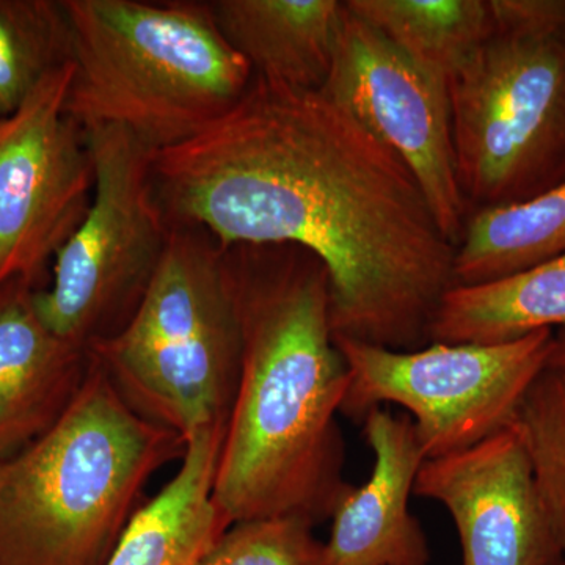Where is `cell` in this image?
I'll return each instance as SVG.
<instances>
[{
	"label": "cell",
	"mask_w": 565,
	"mask_h": 565,
	"mask_svg": "<svg viewBox=\"0 0 565 565\" xmlns=\"http://www.w3.org/2000/svg\"><path fill=\"white\" fill-rule=\"evenodd\" d=\"M243 359L214 482L230 522L332 516L351 482L338 423L349 367L323 264L289 244L226 247Z\"/></svg>",
	"instance_id": "7a4b0ae2"
},
{
	"label": "cell",
	"mask_w": 565,
	"mask_h": 565,
	"mask_svg": "<svg viewBox=\"0 0 565 565\" xmlns=\"http://www.w3.org/2000/svg\"><path fill=\"white\" fill-rule=\"evenodd\" d=\"M345 9L411 61L451 79L494 31L490 0H348Z\"/></svg>",
	"instance_id": "ac0fdd59"
},
{
	"label": "cell",
	"mask_w": 565,
	"mask_h": 565,
	"mask_svg": "<svg viewBox=\"0 0 565 565\" xmlns=\"http://www.w3.org/2000/svg\"><path fill=\"white\" fill-rule=\"evenodd\" d=\"M73 32L66 114L84 131L120 126L152 152L192 139L253 81L210 2L63 0Z\"/></svg>",
	"instance_id": "277c9868"
},
{
	"label": "cell",
	"mask_w": 565,
	"mask_h": 565,
	"mask_svg": "<svg viewBox=\"0 0 565 565\" xmlns=\"http://www.w3.org/2000/svg\"><path fill=\"white\" fill-rule=\"evenodd\" d=\"M90 351L137 415L185 444L228 426L243 337L226 248L203 226L170 225L162 262L136 315Z\"/></svg>",
	"instance_id": "5b68a950"
},
{
	"label": "cell",
	"mask_w": 565,
	"mask_h": 565,
	"mask_svg": "<svg viewBox=\"0 0 565 565\" xmlns=\"http://www.w3.org/2000/svg\"><path fill=\"white\" fill-rule=\"evenodd\" d=\"M553 333L500 344L429 343L415 351L334 338L349 367L341 415L363 422L375 407L399 405L426 460L470 448L514 422L548 367Z\"/></svg>",
	"instance_id": "ba28073f"
},
{
	"label": "cell",
	"mask_w": 565,
	"mask_h": 565,
	"mask_svg": "<svg viewBox=\"0 0 565 565\" xmlns=\"http://www.w3.org/2000/svg\"><path fill=\"white\" fill-rule=\"evenodd\" d=\"M322 542L303 520L234 523L199 565H322Z\"/></svg>",
	"instance_id": "44dd1931"
},
{
	"label": "cell",
	"mask_w": 565,
	"mask_h": 565,
	"mask_svg": "<svg viewBox=\"0 0 565 565\" xmlns=\"http://www.w3.org/2000/svg\"><path fill=\"white\" fill-rule=\"evenodd\" d=\"M71 62L73 32L63 0H0V117Z\"/></svg>",
	"instance_id": "d6986e66"
},
{
	"label": "cell",
	"mask_w": 565,
	"mask_h": 565,
	"mask_svg": "<svg viewBox=\"0 0 565 565\" xmlns=\"http://www.w3.org/2000/svg\"><path fill=\"white\" fill-rule=\"evenodd\" d=\"M218 31L253 76L297 90L319 92L343 32L338 0H214Z\"/></svg>",
	"instance_id": "5bb4252c"
},
{
	"label": "cell",
	"mask_w": 565,
	"mask_h": 565,
	"mask_svg": "<svg viewBox=\"0 0 565 565\" xmlns=\"http://www.w3.org/2000/svg\"><path fill=\"white\" fill-rule=\"evenodd\" d=\"M557 565H565V556L563 557V559L559 561V564Z\"/></svg>",
	"instance_id": "603a6c76"
},
{
	"label": "cell",
	"mask_w": 565,
	"mask_h": 565,
	"mask_svg": "<svg viewBox=\"0 0 565 565\" xmlns=\"http://www.w3.org/2000/svg\"><path fill=\"white\" fill-rule=\"evenodd\" d=\"M565 327V253L500 280L451 286L429 327V343L500 344Z\"/></svg>",
	"instance_id": "2e32d148"
},
{
	"label": "cell",
	"mask_w": 565,
	"mask_h": 565,
	"mask_svg": "<svg viewBox=\"0 0 565 565\" xmlns=\"http://www.w3.org/2000/svg\"><path fill=\"white\" fill-rule=\"evenodd\" d=\"M548 367L565 373V327L553 333L552 352H550Z\"/></svg>",
	"instance_id": "7402d4cb"
},
{
	"label": "cell",
	"mask_w": 565,
	"mask_h": 565,
	"mask_svg": "<svg viewBox=\"0 0 565 565\" xmlns=\"http://www.w3.org/2000/svg\"><path fill=\"white\" fill-rule=\"evenodd\" d=\"M448 85L468 215L565 181V28L494 29Z\"/></svg>",
	"instance_id": "8992f818"
},
{
	"label": "cell",
	"mask_w": 565,
	"mask_h": 565,
	"mask_svg": "<svg viewBox=\"0 0 565 565\" xmlns=\"http://www.w3.org/2000/svg\"><path fill=\"white\" fill-rule=\"evenodd\" d=\"M35 291L20 280L0 286V462L50 433L90 373V349L44 326Z\"/></svg>",
	"instance_id": "4fadbf2b"
},
{
	"label": "cell",
	"mask_w": 565,
	"mask_h": 565,
	"mask_svg": "<svg viewBox=\"0 0 565 565\" xmlns=\"http://www.w3.org/2000/svg\"><path fill=\"white\" fill-rule=\"evenodd\" d=\"M565 253V181L522 202L471 212L457 244L455 286L511 277Z\"/></svg>",
	"instance_id": "e0dca14e"
},
{
	"label": "cell",
	"mask_w": 565,
	"mask_h": 565,
	"mask_svg": "<svg viewBox=\"0 0 565 565\" xmlns=\"http://www.w3.org/2000/svg\"><path fill=\"white\" fill-rule=\"evenodd\" d=\"M362 423L373 470L338 501L322 565H430L429 541L411 511L416 476L426 460L414 422L375 407Z\"/></svg>",
	"instance_id": "7c38bea8"
},
{
	"label": "cell",
	"mask_w": 565,
	"mask_h": 565,
	"mask_svg": "<svg viewBox=\"0 0 565 565\" xmlns=\"http://www.w3.org/2000/svg\"><path fill=\"white\" fill-rule=\"evenodd\" d=\"M319 92L411 170L446 239L457 247L468 210L457 182L448 79L411 61L348 10Z\"/></svg>",
	"instance_id": "30bf717a"
},
{
	"label": "cell",
	"mask_w": 565,
	"mask_h": 565,
	"mask_svg": "<svg viewBox=\"0 0 565 565\" xmlns=\"http://www.w3.org/2000/svg\"><path fill=\"white\" fill-rule=\"evenodd\" d=\"M185 441L141 418L92 353L61 422L0 462V565H106L159 468Z\"/></svg>",
	"instance_id": "3957f363"
},
{
	"label": "cell",
	"mask_w": 565,
	"mask_h": 565,
	"mask_svg": "<svg viewBox=\"0 0 565 565\" xmlns=\"http://www.w3.org/2000/svg\"><path fill=\"white\" fill-rule=\"evenodd\" d=\"M415 494L451 516L460 565H557L564 557L514 424L424 460Z\"/></svg>",
	"instance_id": "8fae6325"
},
{
	"label": "cell",
	"mask_w": 565,
	"mask_h": 565,
	"mask_svg": "<svg viewBox=\"0 0 565 565\" xmlns=\"http://www.w3.org/2000/svg\"><path fill=\"white\" fill-rule=\"evenodd\" d=\"M226 426L185 444L180 470L139 509L106 565H199L226 533L228 516L214 500Z\"/></svg>",
	"instance_id": "9a60e30c"
},
{
	"label": "cell",
	"mask_w": 565,
	"mask_h": 565,
	"mask_svg": "<svg viewBox=\"0 0 565 565\" xmlns=\"http://www.w3.org/2000/svg\"><path fill=\"white\" fill-rule=\"evenodd\" d=\"M516 433L565 556V373L546 367L516 412Z\"/></svg>",
	"instance_id": "ffe728a7"
},
{
	"label": "cell",
	"mask_w": 565,
	"mask_h": 565,
	"mask_svg": "<svg viewBox=\"0 0 565 565\" xmlns=\"http://www.w3.org/2000/svg\"><path fill=\"white\" fill-rule=\"evenodd\" d=\"M170 225L222 247L289 244L326 267L334 338L393 351L429 344L456 247L394 152L321 92L253 76L232 109L152 152Z\"/></svg>",
	"instance_id": "6da1fadb"
},
{
	"label": "cell",
	"mask_w": 565,
	"mask_h": 565,
	"mask_svg": "<svg viewBox=\"0 0 565 565\" xmlns=\"http://www.w3.org/2000/svg\"><path fill=\"white\" fill-rule=\"evenodd\" d=\"M90 210L55 255L52 281L33 294L41 321L82 348L121 332L169 244L170 223L152 188V151L120 126L88 129Z\"/></svg>",
	"instance_id": "52a82bcc"
},
{
	"label": "cell",
	"mask_w": 565,
	"mask_h": 565,
	"mask_svg": "<svg viewBox=\"0 0 565 565\" xmlns=\"http://www.w3.org/2000/svg\"><path fill=\"white\" fill-rule=\"evenodd\" d=\"M73 62L52 71L0 117V286L44 289L47 267L90 210L95 162L66 114Z\"/></svg>",
	"instance_id": "9c48e42d"
}]
</instances>
